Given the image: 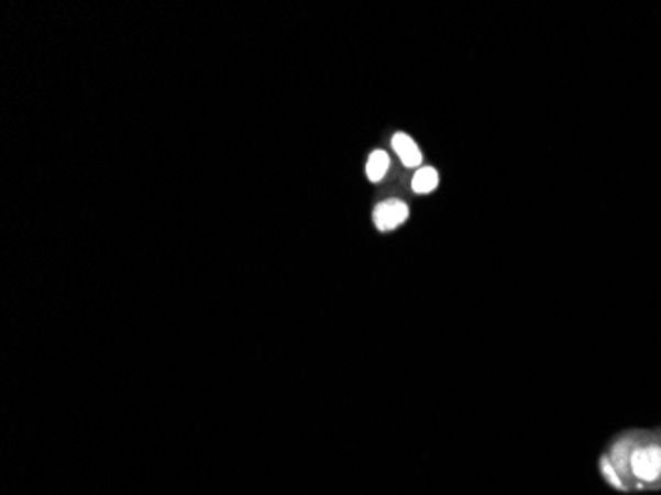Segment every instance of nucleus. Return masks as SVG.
<instances>
[{
  "instance_id": "7ed1b4c3",
  "label": "nucleus",
  "mask_w": 661,
  "mask_h": 495,
  "mask_svg": "<svg viewBox=\"0 0 661 495\" xmlns=\"http://www.w3.org/2000/svg\"><path fill=\"white\" fill-rule=\"evenodd\" d=\"M390 147L395 151L396 157L403 163L405 168H420L425 163L422 148L418 147L415 139L410 138L405 131H396L390 139Z\"/></svg>"
},
{
  "instance_id": "f257e3e1",
  "label": "nucleus",
  "mask_w": 661,
  "mask_h": 495,
  "mask_svg": "<svg viewBox=\"0 0 661 495\" xmlns=\"http://www.w3.org/2000/svg\"><path fill=\"white\" fill-rule=\"evenodd\" d=\"M598 464L604 482L618 492L660 490V430H624L613 438Z\"/></svg>"
},
{
  "instance_id": "20e7f679",
  "label": "nucleus",
  "mask_w": 661,
  "mask_h": 495,
  "mask_svg": "<svg viewBox=\"0 0 661 495\" xmlns=\"http://www.w3.org/2000/svg\"><path fill=\"white\" fill-rule=\"evenodd\" d=\"M393 167V158L386 153L385 148H375L368 158H366V178L368 183L378 185L383 183Z\"/></svg>"
},
{
  "instance_id": "f03ea898",
  "label": "nucleus",
  "mask_w": 661,
  "mask_h": 495,
  "mask_svg": "<svg viewBox=\"0 0 661 495\" xmlns=\"http://www.w3.org/2000/svg\"><path fill=\"white\" fill-rule=\"evenodd\" d=\"M408 218H410V207L403 198L388 197L376 202L373 208V224L383 234L395 232L408 222Z\"/></svg>"
},
{
  "instance_id": "39448f33",
  "label": "nucleus",
  "mask_w": 661,
  "mask_h": 495,
  "mask_svg": "<svg viewBox=\"0 0 661 495\" xmlns=\"http://www.w3.org/2000/svg\"><path fill=\"white\" fill-rule=\"evenodd\" d=\"M438 187H440L438 168L430 167V165L416 168L415 175L410 178V188H412L415 195H430Z\"/></svg>"
}]
</instances>
